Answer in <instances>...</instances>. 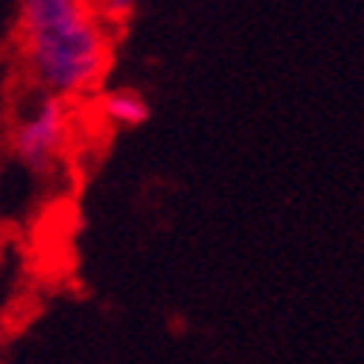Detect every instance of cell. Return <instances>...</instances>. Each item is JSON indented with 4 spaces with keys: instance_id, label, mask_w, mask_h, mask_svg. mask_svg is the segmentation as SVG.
Wrapping results in <instances>:
<instances>
[{
    "instance_id": "3",
    "label": "cell",
    "mask_w": 364,
    "mask_h": 364,
    "mask_svg": "<svg viewBox=\"0 0 364 364\" xmlns=\"http://www.w3.org/2000/svg\"><path fill=\"white\" fill-rule=\"evenodd\" d=\"M105 117L119 126H140L149 119V105L132 90H117L105 100Z\"/></svg>"
},
{
    "instance_id": "2",
    "label": "cell",
    "mask_w": 364,
    "mask_h": 364,
    "mask_svg": "<svg viewBox=\"0 0 364 364\" xmlns=\"http://www.w3.org/2000/svg\"><path fill=\"white\" fill-rule=\"evenodd\" d=\"M62 140H65V108L58 100H47L41 105V111L21 129L18 155L26 164L41 166L44 161H50L53 151L62 146Z\"/></svg>"
},
{
    "instance_id": "1",
    "label": "cell",
    "mask_w": 364,
    "mask_h": 364,
    "mask_svg": "<svg viewBox=\"0 0 364 364\" xmlns=\"http://www.w3.org/2000/svg\"><path fill=\"white\" fill-rule=\"evenodd\" d=\"M23 44L38 82L55 94H82L108 68V41L79 0H29L21 12Z\"/></svg>"
}]
</instances>
